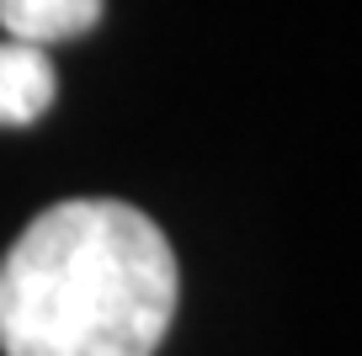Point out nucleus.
Returning <instances> with one entry per match:
<instances>
[{
    "mask_svg": "<svg viewBox=\"0 0 362 356\" xmlns=\"http://www.w3.org/2000/svg\"><path fill=\"white\" fill-rule=\"evenodd\" d=\"M54 59L48 48H27L0 37V128H27L37 123L54 101Z\"/></svg>",
    "mask_w": 362,
    "mask_h": 356,
    "instance_id": "f03ea898",
    "label": "nucleus"
},
{
    "mask_svg": "<svg viewBox=\"0 0 362 356\" xmlns=\"http://www.w3.org/2000/svg\"><path fill=\"white\" fill-rule=\"evenodd\" d=\"M170 314V239L112 197L54 202L0 261L6 356H155Z\"/></svg>",
    "mask_w": 362,
    "mask_h": 356,
    "instance_id": "f257e3e1",
    "label": "nucleus"
},
{
    "mask_svg": "<svg viewBox=\"0 0 362 356\" xmlns=\"http://www.w3.org/2000/svg\"><path fill=\"white\" fill-rule=\"evenodd\" d=\"M102 0H0V32L11 43L48 48L96 27Z\"/></svg>",
    "mask_w": 362,
    "mask_h": 356,
    "instance_id": "7ed1b4c3",
    "label": "nucleus"
}]
</instances>
